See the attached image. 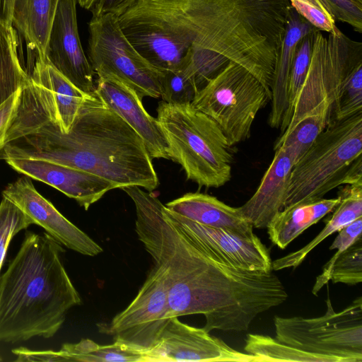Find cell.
Segmentation results:
<instances>
[{"mask_svg":"<svg viewBox=\"0 0 362 362\" xmlns=\"http://www.w3.org/2000/svg\"><path fill=\"white\" fill-rule=\"evenodd\" d=\"M356 285L362 281V238L342 252H336L316 277L313 294L317 296L329 281Z\"/></svg>","mask_w":362,"mask_h":362,"instance_id":"26","label":"cell"},{"mask_svg":"<svg viewBox=\"0 0 362 362\" xmlns=\"http://www.w3.org/2000/svg\"><path fill=\"white\" fill-rule=\"evenodd\" d=\"M275 154L254 194L238 207L243 217L255 228H267L281 211L286 199L291 173L295 161L283 146Z\"/></svg>","mask_w":362,"mask_h":362,"instance_id":"18","label":"cell"},{"mask_svg":"<svg viewBox=\"0 0 362 362\" xmlns=\"http://www.w3.org/2000/svg\"><path fill=\"white\" fill-rule=\"evenodd\" d=\"M95 1L96 0H76V3H78L81 7L90 11Z\"/></svg>","mask_w":362,"mask_h":362,"instance_id":"39","label":"cell"},{"mask_svg":"<svg viewBox=\"0 0 362 362\" xmlns=\"http://www.w3.org/2000/svg\"><path fill=\"white\" fill-rule=\"evenodd\" d=\"M336 21L362 33V0H327Z\"/></svg>","mask_w":362,"mask_h":362,"instance_id":"34","label":"cell"},{"mask_svg":"<svg viewBox=\"0 0 362 362\" xmlns=\"http://www.w3.org/2000/svg\"><path fill=\"white\" fill-rule=\"evenodd\" d=\"M165 206L174 214L206 226L226 229L246 237L255 234L252 224L238 207L230 206L207 194L188 192Z\"/></svg>","mask_w":362,"mask_h":362,"instance_id":"20","label":"cell"},{"mask_svg":"<svg viewBox=\"0 0 362 362\" xmlns=\"http://www.w3.org/2000/svg\"><path fill=\"white\" fill-rule=\"evenodd\" d=\"M0 361H1V356H0Z\"/></svg>","mask_w":362,"mask_h":362,"instance_id":"40","label":"cell"},{"mask_svg":"<svg viewBox=\"0 0 362 362\" xmlns=\"http://www.w3.org/2000/svg\"><path fill=\"white\" fill-rule=\"evenodd\" d=\"M361 59L362 42L350 39L338 28L327 36L316 30L307 75L289 124L280 136L308 117H321L327 124L333 121V109L343 81Z\"/></svg>","mask_w":362,"mask_h":362,"instance_id":"7","label":"cell"},{"mask_svg":"<svg viewBox=\"0 0 362 362\" xmlns=\"http://www.w3.org/2000/svg\"><path fill=\"white\" fill-rule=\"evenodd\" d=\"M329 250L337 249L342 252L351 245L358 239L362 238V216L355 219L339 230Z\"/></svg>","mask_w":362,"mask_h":362,"instance_id":"36","label":"cell"},{"mask_svg":"<svg viewBox=\"0 0 362 362\" xmlns=\"http://www.w3.org/2000/svg\"><path fill=\"white\" fill-rule=\"evenodd\" d=\"M32 224V220L15 204L2 198L0 203V272L13 237Z\"/></svg>","mask_w":362,"mask_h":362,"instance_id":"32","label":"cell"},{"mask_svg":"<svg viewBox=\"0 0 362 362\" xmlns=\"http://www.w3.org/2000/svg\"><path fill=\"white\" fill-rule=\"evenodd\" d=\"M362 112L329 122L293 165L284 207L313 202L340 185L362 184Z\"/></svg>","mask_w":362,"mask_h":362,"instance_id":"5","label":"cell"},{"mask_svg":"<svg viewBox=\"0 0 362 362\" xmlns=\"http://www.w3.org/2000/svg\"><path fill=\"white\" fill-rule=\"evenodd\" d=\"M121 189L134 204L139 240L164 274L169 317L202 314L209 332L246 331L258 315L286 300L285 287L272 271L216 262L171 221L151 192L138 186Z\"/></svg>","mask_w":362,"mask_h":362,"instance_id":"2","label":"cell"},{"mask_svg":"<svg viewBox=\"0 0 362 362\" xmlns=\"http://www.w3.org/2000/svg\"><path fill=\"white\" fill-rule=\"evenodd\" d=\"M171 221L210 257L224 265L252 272H270L269 252L259 238L206 226L166 209Z\"/></svg>","mask_w":362,"mask_h":362,"instance_id":"13","label":"cell"},{"mask_svg":"<svg viewBox=\"0 0 362 362\" xmlns=\"http://www.w3.org/2000/svg\"><path fill=\"white\" fill-rule=\"evenodd\" d=\"M4 160L16 172L45 182L75 199L85 210L115 189L110 181L98 175L51 161L12 157Z\"/></svg>","mask_w":362,"mask_h":362,"instance_id":"16","label":"cell"},{"mask_svg":"<svg viewBox=\"0 0 362 362\" xmlns=\"http://www.w3.org/2000/svg\"><path fill=\"white\" fill-rule=\"evenodd\" d=\"M168 290L161 269L154 264L130 304L109 324L100 325L101 332L145 353L158 342L168 323Z\"/></svg>","mask_w":362,"mask_h":362,"instance_id":"11","label":"cell"},{"mask_svg":"<svg viewBox=\"0 0 362 362\" xmlns=\"http://www.w3.org/2000/svg\"><path fill=\"white\" fill-rule=\"evenodd\" d=\"M315 31L305 36L297 48L288 76L287 86L288 107L280 126L281 134L285 131L289 124L293 105L307 75Z\"/></svg>","mask_w":362,"mask_h":362,"instance_id":"28","label":"cell"},{"mask_svg":"<svg viewBox=\"0 0 362 362\" xmlns=\"http://www.w3.org/2000/svg\"><path fill=\"white\" fill-rule=\"evenodd\" d=\"M339 202L338 196L283 208L267 226L270 240L279 248L284 249L308 228L332 212Z\"/></svg>","mask_w":362,"mask_h":362,"instance_id":"22","label":"cell"},{"mask_svg":"<svg viewBox=\"0 0 362 362\" xmlns=\"http://www.w3.org/2000/svg\"><path fill=\"white\" fill-rule=\"evenodd\" d=\"M41 159L89 172L115 188L156 189L158 178L136 132L95 93L88 94L70 130L62 133L30 92H23L0 159Z\"/></svg>","mask_w":362,"mask_h":362,"instance_id":"3","label":"cell"},{"mask_svg":"<svg viewBox=\"0 0 362 362\" xmlns=\"http://www.w3.org/2000/svg\"><path fill=\"white\" fill-rule=\"evenodd\" d=\"M290 9L289 0H136L117 19L150 64H185L199 91L230 62L269 86Z\"/></svg>","mask_w":362,"mask_h":362,"instance_id":"1","label":"cell"},{"mask_svg":"<svg viewBox=\"0 0 362 362\" xmlns=\"http://www.w3.org/2000/svg\"><path fill=\"white\" fill-rule=\"evenodd\" d=\"M157 120L170 160L199 187H220L231 179L233 151L219 126L192 103L160 102Z\"/></svg>","mask_w":362,"mask_h":362,"instance_id":"6","label":"cell"},{"mask_svg":"<svg viewBox=\"0 0 362 362\" xmlns=\"http://www.w3.org/2000/svg\"><path fill=\"white\" fill-rule=\"evenodd\" d=\"M16 361L145 362V353L122 341L100 345L90 339L66 343L58 351L12 349Z\"/></svg>","mask_w":362,"mask_h":362,"instance_id":"19","label":"cell"},{"mask_svg":"<svg viewBox=\"0 0 362 362\" xmlns=\"http://www.w3.org/2000/svg\"><path fill=\"white\" fill-rule=\"evenodd\" d=\"M13 0H0V22L12 25V9Z\"/></svg>","mask_w":362,"mask_h":362,"instance_id":"38","label":"cell"},{"mask_svg":"<svg viewBox=\"0 0 362 362\" xmlns=\"http://www.w3.org/2000/svg\"><path fill=\"white\" fill-rule=\"evenodd\" d=\"M327 125V122L321 117H305L296 124L288 133L278 137L274 150L281 146H284L296 163L310 148Z\"/></svg>","mask_w":362,"mask_h":362,"instance_id":"29","label":"cell"},{"mask_svg":"<svg viewBox=\"0 0 362 362\" xmlns=\"http://www.w3.org/2000/svg\"><path fill=\"white\" fill-rule=\"evenodd\" d=\"M269 101L262 83L230 62L197 92L192 105L216 122L233 146L250 137L257 113Z\"/></svg>","mask_w":362,"mask_h":362,"instance_id":"8","label":"cell"},{"mask_svg":"<svg viewBox=\"0 0 362 362\" xmlns=\"http://www.w3.org/2000/svg\"><path fill=\"white\" fill-rule=\"evenodd\" d=\"M362 112V59L351 69L343 81L333 109V120Z\"/></svg>","mask_w":362,"mask_h":362,"instance_id":"31","label":"cell"},{"mask_svg":"<svg viewBox=\"0 0 362 362\" xmlns=\"http://www.w3.org/2000/svg\"><path fill=\"white\" fill-rule=\"evenodd\" d=\"M22 88L18 89L0 105V149L5 145L7 132L16 117L21 100Z\"/></svg>","mask_w":362,"mask_h":362,"instance_id":"35","label":"cell"},{"mask_svg":"<svg viewBox=\"0 0 362 362\" xmlns=\"http://www.w3.org/2000/svg\"><path fill=\"white\" fill-rule=\"evenodd\" d=\"M88 61L95 74L112 76L142 100L159 98L161 71L136 49L123 33L117 16L91 18L88 23Z\"/></svg>","mask_w":362,"mask_h":362,"instance_id":"10","label":"cell"},{"mask_svg":"<svg viewBox=\"0 0 362 362\" xmlns=\"http://www.w3.org/2000/svg\"><path fill=\"white\" fill-rule=\"evenodd\" d=\"M244 349L247 354L267 358L272 362H339L335 358L305 351L269 336L257 334L247 335Z\"/></svg>","mask_w":362,"mask_h":362,"instance_id":"27","label":"cell"},{"mask_svg":"<svg viewBox=\"0 0 362 362\" xmlns=\"http://www.w3.org/2000/svg\"><path fill=\"white\" fill-rule=\"evenodd\" d=\"M291 6L321 32L332 33L337 27L332 13L319 0H289Z\"/></svg>","mask_w":362,"mask_h":362,"instance_id":"33","label":"cell"},{"mask_svg":"<svg viewBox=\"0 0 362 362\" xmlns=\"http://www.w3.org/2000/svg\"><path fill=\"white\" fill-rule=\"evenodd\" d=\"M64 250L46 233L26 231L0 276V342L52 337L81 298L62 260Z\"/></svg>","mask_w":362,"mask_h":362,"instance_id":"4","label":"cell"},{"mask_svg":"<svg viewBox=\"0 0 362 362\" xmlns=\"http://www.w3.org/2000/svg\"><path fill=\"white\" fill-rule=\"evenodd\" d=\"M59 0H13L11 24L32 55L45 56Z\"/></svg>","mask_w":362,"mask_h":362,"instance_id":"24","label":"cell"},{"mask_svg":"<svg viewBox=\"0 0 362 362\" xmlns=\"http://www.w3.org/2000/svg\"><path fill=\"white\" fill-rule=\"evenodd\" d=\"M170 361L272 362L233 349L204 328L185 324L177 317H170L156 344L145 351V362Z\"/></svg>","mask_w":362,"mask_h":362,"instance_id":"12","label":"cell"},{"mask_svg":"<svg viewBox=\"0 0 362 362\" xmlns=\"http://www.w3.org/2000/svg\"><path fill=\"white\" fill-rule=\"evenodd\" d=\"M47 234L67 248L83 255L96 256L103 248L87 234L65 218L55 206L35 189L31 178L20 177L2 192Z\"/></svg>","mask_w":362,"mask_h":362,"instance_id":"15","label":"cell"},{"mask_svg":"<svg viewBox=\"0 0 362 362\" xmlns=\"http://www.w3.org/2000/svg\"><path fill=\"white\" fill-rule=\"evenodd\" d=\"M20 35L12 25L0 22V105L30 82L19 54Z\"/></svg>","mask_w":362,"mask_h":362,"instance_id":"25","label":"cell"},{"mask_svg":"<svg viewBox=\"0 0 362 362\" xmlns=\"http://www.w3.org/2000/svg\"><path fill=\"white\" fill-rule=\"evenodd\" d=\"M317 30L293 7L291 8L271 86L272 107L268 123L272 128L280 127L288 107V76L298 45L305 36Z\"/></svg>","mask_w":362,"mask_h":362,"instance_id":"21","label":"cell"},{"mask_svg":"<svg viewBox=\"0 0 362 362\" xmlns=\"http://www.w3.org/2000/svg\"><path fill=\"white\" fill-rule=\"evenodd\" d=\"M136 0H96L90 11L92 18L111 14L119 17L124 13Z\"/></svg>","mask_w":362,"mask_h":362,"instance_id":"37","label":"cell"},{"mask_svg":"<svg viewBox=\"0 0 362 362\" xmlns=\"http://www.w3.org/2000/svg\"><path fill=\"white\" fill-rule=\"evenodd\" d=\"M326 305L325 315L317 317L275 316V339L339 362H362V297L336 313L328 295Z\"/></svg>","mask_w":362,"mask_h":362,"instance_id":"9","label":"cell"},{"mask_svg":"<svg viewBox=\"0 0 362 362\" xmlns=\"http://www.w3.org/2000/svg\"><path fill=\"white\" fill-rule=\"evenodd\" d=\"M141 137L151 158L170 159L168 145L156 118L150 115L136 92L112 76L98 77L94 92Z\"/></svg>","mask_w":362,"mask_h":362,"instance_id":"17","label":"cell"},{"mask_svg":"<svg viewBox=\"0 0 362 362\" xmlns=\"http://www.w3.org/2000/svg\"><path fill=\"white\" fill-rule=\"evenodd\" d=\"M338 196L340 202L333 214L324 221L325 226L320 233L302 248L272 261V270L298 267L326 238L362 216V184L346 185L339 192Z\"/></svg>","mask_w":362,"mask_h":362,"instance_id":"23","label":"cell"},{"mask_svg":"<svg viewBox=\"0 0 362 362\" xmlns=\"http://www.w3.org/2000/svg\"><path fill=\"white\" fill-rule=\"evenodd\" d=\"M76 0H59L49 30L45 57L58 72L83 92H95V73L81 44Z\"/></svg>","mask_w":362,"mask_h":362,"instance_id":"14","label":"cell"},{"mask_svg":"<svg viewBox=\"0 0 362 362\" xmlns=\"http://www.w3.org/2000/svg\"><path fill=\"white\" fill-rule=\"evenodd\" d=\"M160 71V97L163 101L177 105L192 103L198 88L189 71L182 66L176 69Z\"/></svg>","mask_w":362,"mask_h":362,"instance_id":"30","label":"cell"}]
</instances>
